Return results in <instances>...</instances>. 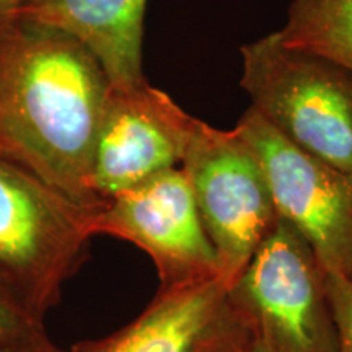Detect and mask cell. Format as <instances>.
I'll list each match as a JSON object with an SVG mask.
<instances>
[{"label":"cell","instance_id":"7a4b0ae2","mask_svg":"<svg viewBox=\"0 0 352 352\" xmlns=\"http://www.w3.org/2000/svg\"><path fill=\"white\" fill-rule=\"evenodd\" d=\"M252 108L298 148L352 178V72L284 46L276 33L241 47Z\"/></svg>","mask_w":352,"mask_h":352},{"label":"cell","instance_id":"8fae6325","mask_svg":"<svg viewBox=\"0 0 352 352\" xmlns=\"http://www.w3.org/2000/svg\"><path fill=\"white\" fill-rule=\"evenodd\" d=\"M276 36L290 50L324 57L352 72V0H294Z\"/></svg>","mask_w":352,"mask_h":352},{"label":"cell","instance_id":"2e32d148","mask_svg":"<svg viewBox=\"0 0 352 352\" xmlns=\"http://www.w3.org/2000/svg\"><path fill=\"white\" fill-rule=\"evenodd\" d=\"M0 352H67V349H63V347L54 346L51 349H44V351H0Z\"/></svg>","mask_w":352,"mask_h":352},{"label":"cell","instance_id":"5bb4252c","mask_svg":"<svg viewBox=\"0 0 352 352\" xmlns=\"http://www.w3.org/2000/svg\"><path fill=\"white\" fill-rule=\"evenodd\" d=\"M23 0H0V25L13 20Z\"/></svg>","mask_w":352,"mask_h":352},{"label":"cell","instance_id":"5b68a950","mask_svg":"<svg viewBox=\"0 0 352 352\" xmlns=\"http://www.w3.org/2000/svg\"><path fill=\"white\" fill-rule=\"evenodd\" d=\"M182 168L217 253L220 277L232 287L279 220L259 158L236 129L199 121Z\"/></svg>","mask_w":352,"mask_h":352},{"label":"cell","instance_id":"3957f363","mask_svg":"<svg viewBox=\"0 0 352 352\" xmlns=\"http://www.w3.org/2000/svg\"><path fill=\"white\" fill-rule=\"evenodd\" d=\"M95 212L0 155V277L39 315L85 261Z\"/></svg>","mask_w":352,"mask_h":352},{"label":"cell","instance_id":"30bf717a","mask_svg":"<svg viewBox=\"0 0 352 352\" xmlns=\"http://www.w3.org/2000/svg\"><path fill=\"white\" fill-rule=\"evenodd\" d=\"M147 0H23L13 20L69 34L101 64L116 88L145 82L144 16Z\"/></svg>","mask_w":352,"mask_h":352},{"label":"cell","instance_id":"9c48e42d","mask_svg":"<svg viewBox=\"0 0 352 352\" xmlns=\"http://www.w3.org/2000/svg\"><path fill=\"white\" fill-rule=\"evenodd\" d=\"M254 329L220 277L158 289L138 318L67 352H246Z\"/></svg>","mask_w":352,"mask_h":352},{"label":"cell","instance_id":"9a60e30c","mask_svg":"<svg viewBox=\"0 0 352 352\" xmlns=\"http://www.w3.org/2000/svg\"><path fill=\"white\" fill-rule=\"evenodd\" d=\"M246 352H271V351L264 346V342L259 341L258 338H254V341L252 342V346H250V349Z\"/></svg>","mask_w":352,"mask_h":352},{"label":"cell","instance_id":"8992f818","mask_svg":"<svg viewBox=\"0 0 352 352\" xmlns=\"http://www.w3.org/2000/svg\"><path fill=\"white\" fill-rule=\"evenodd\" d=\"M259 158L277 215L323 270L352 277V178L298 148L250 108L235 127Z\"/></svg>","mask_w":352,"mask_h":352},{"label":"cell","instance_id":"4fadbf2b","mask_svg":"<svg viewBox=\"0 0 352 352\" xmlns=\"http://www.w3.org/2000/svg\"><path fill=\"white\" fill-rule=\"evenodd\" d=\"M324 289L336 329V352H352V279L324 271Z\"/></svg>","mask_w":352,"mask_h":352},{"label":"cell","instance_id":"ba28073f","mask_svg":"<svg viewBox=\"0 0 352 352\" xmlns=\"http://www.w3.org/2000/svg\"><path fill=\"white\" fill-rule=\"evenodd\" d=\"M199 120L147 80L111 85L96 138L91 192L101 206L153 176L182 166Z\"/></svg>","mask_w":352,"mask_h":352},{"label":"cell","instance_id":"52a82bcc","mask_svg":"<svg viewBox=\"0 0 352 352\" xmlns=\"http://www.w3.org/2000/svg\"><path fill=\"white\" fill-rule=\"evenodd\" d=\"M91 232L126 240L147 253L155 264L158 289L220 277L217 253L182 166L104 202L94 214Z\"/></svg>","mask_w":352,"mask_h":352},{"label":"cell","instance_id":"6da1fadb","mask_svg":"<svg viewBox=\"0 0 352 352\" xmlns=\"http://www.w3.org/2000/svg\"><path fill=\"white\" fill-rule=\"evenodd\" d=\"M111 82L69 34L10 20L0 32V155L32 170L83 208Z\"/></svg>","mask_w":352,"mask_h":352},{"label":"cell","instance_id":"ac0fdd59","mask_svg":"<svg viewBox=\"0 0 352 352\" xmlns=\"http://www.w3.org/2000/svg\"><path fill=\"white\" fill-rule=\"evenodd\" d=\"M351 279H352V277H351Z\"/></svg>","mask_w":352,"mask_h":352},{"label":"cell","instance_id":"7c38bea8","mask_svg":"<svg viewBox=\"0 0 352 352\" xmlns=\"http://www.w3.org/2000/svg\"><path fill=\"white\" fill-rule=\"evenodd\" d=\"M54 346L44 316L0 277V351H44Z\"/></svg>","mask_w":352,"mask_h":352},{"label":"cell","instance_id":"e0dca14e","mask_svg":"<svg viewBox=\"0 0 352 352\" xmlns=\"http://www.w3.org/2000/svg\"><path fill=\"white\" fill-rule=\"evenodd\" d=\"M3 25H6V23H3ZM3 25H0V32H2V26H3Z\"/></svg>","mask_w":352,"mask_h":352},{"label":"cell","instance_id":"277c9868","mask_svg":"<svg viewBox=\"0 0 352 352\" xmlns=\"http://www.w3.org/2000/svg\"><path fill=\"white\" fill-rule=\"evenodd\" d=\"M228 292L271 352H336L324 270L285 220H277Z\"/></svg>","mask_w":352,"mask_h":352}]
</instances>
